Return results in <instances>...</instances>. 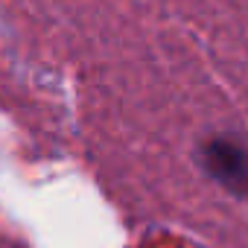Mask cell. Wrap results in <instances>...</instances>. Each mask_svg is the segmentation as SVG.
<instances>
[{
	"mask_svg": "<svg viewBox=\"0 0 248 248\" xmlns=\"http://www.w3.org/2000/svg\"><path fill=\"white\" fill-rule=\"evenodd\" d=\"M199 167L210 181L236 199H248V146L236 138H207L199 146Z\"/></svg>",
	"mask_w": 248,
	"mask_h": 248,
	"instance_id": "cell-1",
	"label": "cell"
}]
</instances>
